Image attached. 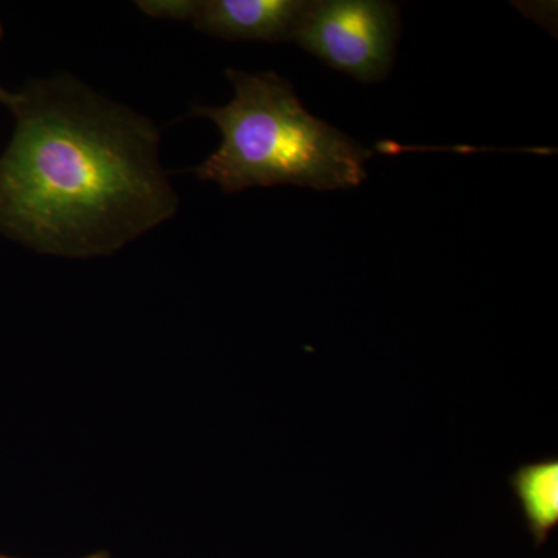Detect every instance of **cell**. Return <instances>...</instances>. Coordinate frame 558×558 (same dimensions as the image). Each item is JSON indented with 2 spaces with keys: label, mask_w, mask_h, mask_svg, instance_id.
<instances>
[{
  "label": "cell",
  "mask_w": 558,
  "mask_h": 558,
  "mask_svg": "<svg viewBox=\"0 0 558 558\" xmlns=\"http://www.w3.org/2000/svg\"><path fill=\"white\" fill-rule=\"evenodd\" d=\"M194 0H143L138 9L157 20L190 21Z\"/></svg>",
  "instance_id": "8992f818"
},
{
  "label": "cell",
  "mask_w": 558,
  "mask_h": 558,
  "mask_svg": "<svg viewBox=\"0 0 558 558\" xmlns=\"http://www.w3.org/2000/svg\"><path fill=\"white\" fill-rule=\"evenodd\" d=\"M0 558H16V557L2 556V554H0ZM83 558H110V554L106 553V550H98V553L90 554V556H86Z\"/></svg>",
  "instance_id": "ba28073f"
},
{
  "label": "cell",
  "mask_w": 558,
  "mask_h": 558,
  "mask_svg": "<svg viewBox=\"0 0 558 558\" xmlns=\"http://www.w3.org/2000/svg\"><path fill=\"white\" fill-rule=\"evenodd\" d=\"M310 2L303 0H204L190 21L216 38L288 43L295 39Z\"/></svg>",
  "instance_id": "277c9868"
},
{
  "label": "cell",
  "mask_w": 558,
  "mask_h": 558,
  "mask_svg": "<svg viewBox=\"0 0 558 558\" xmlns=\"http://www.w3.org/2000/svg\"><path fill=\"white\" fill-rule=\"evenodd\" d=\"M0 157V233L44 255H112L172 218L159 128L69 75L17 94Z\"/></svg>",
  "instance_id": "6da1fadb"
},
{
  "label": "cell",
  "mask_w": 558,
  "mask_h": 558,
  "mask_svg": "<svg viewBox=\"0 0 558 558\" xmlns=\"http://www.w3.org/2000/svg\"><path fill=\"white\" fill-rule=\"evenodd\" d=\"M3 36V28L2 25H0V40H2ZM17 101V94H11V92L3 89L2 86H0V102H3V105L7 106L9 109H13V106L16 105Z\"/></svg>",
  "instance_id": "52a82bcc"
},
{
  "label": "cell",
  "mask_w": 558,
  "mask_h": 558,
  "mask_svg": "<svg viewBox=\"0 0 558 558\" xmlns=\"http://www.w3.org/2000/svg\"><path fill=\"white\" fill-rule=\"evenodd\" d=\"M510 486L519 498L526 526L537 545L549 538L558 524V461L556 458L521 465Z\"/></svg>",
  "instance_id": "5b68a950"
},
{
  "label": "cell",
  "mask_w": 558,
  "mask_h": 558,
  "mask_svg": "<svg viewBox=\"0 0 558 558\" xmlns=\"http://www.w3.org/2000/svg\"><path fill=\"white\" fill-rule=\"evenodd\" d=\"M399 10L381 0L310 2L293 43L362 83H379L395 61Z\"/></svg>",
  "instance_id": "3957f363"
},
{
  "label": "cell",
  "mask_w": 558,
  "mask_h": 558,
  "mask_svg": "<svg viewBox=\"0 0 558 558\" xmlns=\"http://www.w3.org/2000/svg\"><path fill=\"white\" fill-rule=\"evenodd\" d=\"M234 98L222 108L194 106L193 116L218 124L222 143L194 172L223 193L295 185L317 191L355 189L368 178V149L312 116L288 80L274 72L227 69Z\"/></svg>",
  "instance_id": "7a4b0ae2"
}]
</instances>
